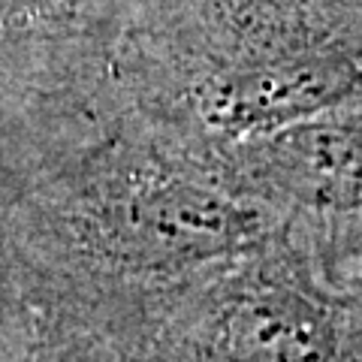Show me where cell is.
<instances>
[{"label": "cell", "mask_w": 362, "mask_h": 362, "mask_svg": "<svg viewBox=\"0 0 362 362\" xmlns=\"http://www.w3.org/2000/svg\"><path fill=\"white\" fill-rule=\"evenodd\" d=\"M42 4H54V0H0V13H13V9H30V6H42Z\"/></svg>", "instance_id": "obj_1"}]
</instances>
